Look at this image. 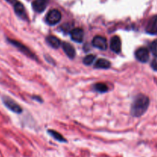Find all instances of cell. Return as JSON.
Masks as SVG:
<instances>
[{"label": "cell", "mask_w": 157, "mask_h": 157, "mask_svg": "<svg viewBox=\"0 0 157 157\" xmlns=\"http://www.w3.org/2000/svg\"><path fill=\"white\" fill-rule=\"evenodd\" d=\"M149 104H150V100L148 97L144 94L137 95L132 104L131 110H130L131 115L136 117L142 116L147 111Z\"/></svg>", "instance_id": "1"}, {"label": "cell", "mask_w": 157, "mask_h": 157, "mask_svg": "<svg viewBox=\"0 0 157 157\" xmlns=\"http://www.w3.org/2000/svg\"><path fill=\"white\" fill-rule=\"evenodd\" d=\"M2 102L4 104V105L7 107L9 110H10L11 111L14 112V113H20L22 112V109L21 107L15 102V101H13L12 99H11L10 98L7 96H5L2 98Z\"/></svg>", "instance_id": "2"}, {"label": "cell", "mask_w": 157, "mask_h": 157, "mask_svg": "<svg viewBox=\"0 0 157 157\" xmlns=\"http://www.w3.org/2000/svg\"><path fill=\"white\" fill-rule=\"evenodd\" d=\"M61 13L58 9H52L48 13L46 16V21L50 25H56L61 21Z\"/></svg>", "instance_id": "3"}, {"label": "cell", "mask_w": 157, "mask_h": 157, "mask_svg": "<svg viewBox=\"0 0 157 157\" xmlns=\"http://www.w3.org/2000/svg\"><path fill=\"white\" fill-rule=\"evenodd\" d=\"M7 41H9V43H10L11 44H12V45L15 46V48H17L20 52L24 53L25 55L30 57L31 58H33V59H35V58H36V57L35 56V55H34V54L32 53V52H31L27 47H25V46L23 45L22 44H21L19 41H15V40H12V39H7Z\"/></svg>", "instance_id": "4"}, {"label": "cell", "mask_w": 157, "mask_h": 157, "mask_svg": "<svg viewBox=\"0 0 157 157\" xmlns=\"http://www.w3.org/2000/svg\"><path fill=\"white\" fill-rule=\"evenodd\" d=\"M135 57L139 61L143 63H146L148 61L150 58V53L149 51L145 48H140L137 49L135 52Z\"/></svg>", "instance_id": "5"}, {"label": "cell", "mask_w": 157, "mask_h": 157, "mask_svg": "<svg viewBox=\"0 0 157 157\" xmlns=\"http://www.w3.org/2000/svg\"><path fill=\"white\" fill-rule=\"evenodd\" d=\"M92 44L100 50H106L107 48V41L104 37L96 36L92 41Z\"/></svg>", "instance_id": "6"}, {"label": "cell", "mask_w": 157, "mask_h": 157, "mask_svg": "<svg viewBox=\"0 0 157 157\" xmlns=\"http://www.w3.org/2000/svg\"><path fill=\"white\" fill-rule=\"evenodd\" d=\"M146 31L150 35H156L157 34V15L152 17L149 20L146 27Z\"/></svg>", "instance_id": "7"}, {"label": "cell", "mask_w": 157, "mask_h": 157, "mask_svg": "<svg viewBox=\"0 0 157 157\" xmlns=\"http://www.w3.org/2000/svg\"><path fill=\"white\" fill-rule=\"evenodd\" d=\"M71 37L73 41L81 43L84 40V31L80 28H76L71 32Z\"/></svg>", "instance_id": "8"}, {"label": "cell", "mask_w": 157, "mask_h": 157, "mask_svg": "<svg viewBox=\"0 0 157 157\" xmlns=\"http://www.w3.org/2000/svg\"><path fill=\"white\" fill-rule=\"evenodd\" d=\"M110 48L115 53H120L121 51V41L118 36H113L110 39Z\"/></svg>", "instance_id": "9"}, {"label": "cell", "mask_w": 157, "mask_h": 157, "mask_svg": "<svg viewBox=\"0 0 157 157\" xmlns=\"http://www.w3.org/2000/svg\"><path fill=\"white\" fill-rule=\"evenodd\" d=\"M47 6V0H35L32 2V8L37 12H42Z\"/></svg>", "instance_id": "10"}, {"label": "cell", "mask_w": 157, "mask_h": 157, "mask_svg": "<svg viewBox=\"0 0 157 157\" xmlns=\"http://www.w3.org/2000/svg\"><path fill=\"white\" fill-rule=\"evenodd\" d=\"M14 10H15V14L18 17L23 18V19H26L27 18L25 9V7L23 6V5L21 3L18 2H15V5H14Z\"/></svg>", "instance_id": "11"}, {"label": "cell", "mask_w": 157, "mask_h": 157, "mask_svg": "<svg viewBox=\"0 0 157 157\" xmlns=\"http://www.w3.org/2000/svg\"><path fill=\"white\" fill-rule=\"evenodd\" d=\"M62 48L64 50V53L67 55V56L69 58L72 59L75 57L76 55V52H75V49L74 48L73 46L71 44L67 42H64L62 44Z\"/></svg>", "instance_id": "12"}, {"label": "cell", "mask_w": 157, "mask_h": 157, "mask_svg": "<svg viewBox=\"0 0 157 157\" xmlns=\"http://www.w3.org/2000/svg\"><path fill=\"white\" fill-rule=\"evenodd\" d=\"M111 64L109 61L107 59H104V58H100L96 61L94 64L95 68L98 69H107L110 67Z\"/></svg>", "instance_id": "13"}, {"label": "cell", "mask_w": 157, "mask_h": 157, "mask_svg": "<svg viewBox=\"0 0 157 157\" xmlns=\"http://www.w3.org/2000/svg\"><path fill=\"white\" fill-rule=\"evenodd\" d=\"M46 41H47L48 44L50 46H52V48H58L60 44H61L60 40L58 39V38H56L55 36H52V35L48 36L47 38H46Z\"/></svg>", "instance_id": "14"}, {"label": "cell", "mask_w": 157, "mask_h": 157, "mask_svg": "<svg viewBox=\"0 0 157 157\" xmlns=\"http://www.w3.org/2000/svg\"><path fill=\"white\" fill-rule=\"evenodd\" d=\"M48 134L50 135L51 136H52L54 139L56 140L57 141H59V142H61V143L66 142V140L64 139V138L63 137V136H61L60 133H58V132L55 131V130H48Z\"/></svg>", "instance_id": "15"}, {"label": "cell", "mask_w": 157, "mask_h": 157, "mask_svg": "<svg viewBox=\"0 0 157 157\" xmlns=\"http://www.w3.org/2000/svg\"><path fill=\"white\" fill-rule=\"evenodd\" d=\"M94 88L96 91L99 92V93H105L108 90L107 86L105 84H103V83H98V84H94Z\"/></svg>", "instance_id": "16"}, {"label": "cell", "mask_w": 157, "mask_h": 157, "mask_svg": "<svg viewBox=\"0 0 157 157\" xmlns=\"http://www.w3.org/2000/svg\"><path fill=\"white\" fill-rule=\"evenodd\" d=\"M95 58H96V57L94 55H88L84 58L83 62H84V64H86V65H90V64L94 62Z\"/></svg>", "instance_id": "17"}, {"label": "cell", "mask_w": 157, "mask_h": 157, "mask_svg": "<svg viewBox=\"0 0 157 157\" xmlns=\"http://www.w3.org/2000/svg\"><path fill=\"white\" fill-rule=\"evenodd\" d=\"M150 48H151V51L152 52H153V55L156 57H157V39L155 40V41L152 43L151 46H150Z\"/></svg>", "instance_id": "18"}, {"label": "cell", "mask_w": 157, "mask_h": 157, "mask_svg": "<svg viewBox=\"0 0 157 157\" xmlns=\"http://www.w3.org/2000/svg\"><path fill=\"white\" fill-rule=\"evenodd\" d=\"M151 66H152V67H153V70L157 71V57H156V58L153 59V62H152V64H151Z\"/></svg>", "instance_id": "19"}, {"label": "cell", "mask_w": 157, "mask_h": 157, "mask_svg": "<svg viewBox=\"0 0 157 157\" xmlns=\"http://www.w3.org/2000/svg\"><path fill=\"white\" fill-rule=\"evenodd\" d=\"M33 98L36 100V101H38L39 102H42V100H41V98H39V97H33Z\"/></svg>", "instance_id": "20"}, {"label": "cell", "mask_w": 157, "mask_h": 157, "mask_svg": "<svg viewBox=\"0 0 157 157\" xmlns=\"http://www.w3.org/2000/svg\"><path fill=\"white\" fill-rule=\"evenodd\" d=\"M6 1H8V2H12V1H13V0H6Z\"/></svg>", "instance_id": "21"}]
</instances>
